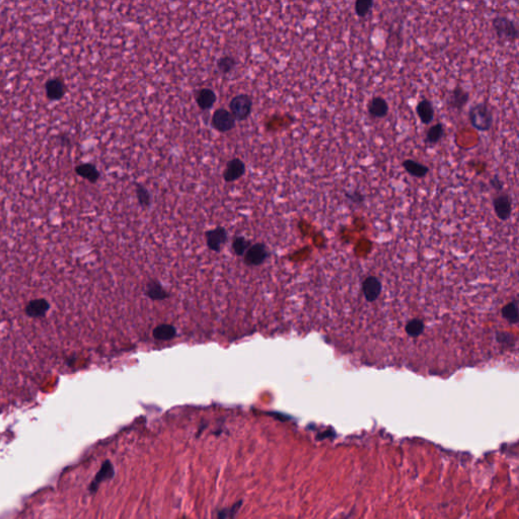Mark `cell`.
Returning a JSON list of instances; mask_svg holds the SVG:
<instances>
[{"mask_svg": "<svg viewBox=\"0 0 519 519\" xmlns=\"http://www.w3.org/2000/svg\"><path fill=\"white\" fill-rule=\"evenodd\" d=\"M468 122L480 132H489L494 124V115L487 103L475 104L468 110Z\"/></svg>", "mask_w": 519, "mask_h": 519, "instance_id": "obj_1", "label": "cell"}, {"mask_svg": "<svg viewBox=\"0 0 519 519\" xmlns=\"http://www.w3.org/2000/svg\"><path fill=\"white\" fill-rule=\"evenodd\" d=\"M492 27L497 38L501 41L514 42L518 39V29L515 22L505 15L495 16L492 19Z\"/></svg>", "mask_w": 519, "mask_h": 519, "instance_id": "obj_2", "label": "cell"}, {"mask_svg": "<svg viewBox=\"0 0 519 519\" xmlns=\"http://www.w3.org/2000/svg\"><path fill=\"white\" fill-rule=\"evenodd\" d=\"M492 206L496 217L502 221L507 222L513 212V201L512 197L505 192L498 193L492 200Z\"/></svg>", "mask_w": 519, "mask_h": 519, "instance_id": "obj_3", "label": "cell"}, {"mask_svg": "<svg viewBox=\"0 0 519 519\" xmlns=\"http://www.w3.org/2000/svg\"><path fill=\"white\" fill-rule=\"evenodd\" d=\"M231 115L237 121L246 120L253 109V99L249 95H238L230 103Z\"/></svg>", "mask_w": 519, "mask_h": 519, "instance_id": "obj_4", "label": "cell"}, {"mask_svg": "<svg viewBox=\"0 0 519 519\" xmlns=\"http://www.w3.org/2000/svg\"><path fill=\"white\" fill-rule=\"evenodd\" d=\"M211 123L213 128L222 133L230 132L235 127V119L231 112L225 109L216 110L212 116Z\"/></svg>", "mask_w": 519, "mask_h": 519, "instance_id": "obj_5", "label": "cell"}, {"mask_svg": "<svg viewBox=\"0 0 519 519\" xmlns=\"http://www.w3.org/2000/svg\"><path fill=\"white\" fill-rule=\"evenodd\" d=\"M468 101H469V93L466 92L462 86L458 85L455 88H453L452 92L449 93L446 100V106L449 109L461 112L467 105Z\"/></svg>", "mask_w": 519, "mask_h": 519, "instance_id": "obj_6", "label": "cell"}, {"mask_svg": "<svg viewBox=\"0 0 519 519\" xmlns=\"http://www.w3.org/2000/svg\"><path fill=\"white\" fill-rule=\"evenodd\" d=\"M46 96L50 101H60L66 94V85L60 77L49 78L45 83Z\"/></svg>", "mask_w": 519, "mask_h": 519, "instance_id": "obj_7", "label": "cell"}, {"mask_svg": "<svg viewBox=\"0 0 519 519\" xmlns=\"http://www.w3.org/2000/svg\"><path fill=\"white\" fill-rule=\"evenodd\" d=\"M245 173V165L239 159H233L228 163L227 169L223 173V178L228 183H232L239 179Z\"/></svg>", "mask_w": 519, "mask_h": 519, "instance_id": "obj_8", "label": "cell"}, {"mask_svg": "<svg viewBox=\"0 0 519 519\" xmlns=\"http://www.w3.org/2000/svg\"><path fill=\"white\" fill-rule=\"evenodd\" d=\"M390 111L389 103L382 97H374L368 104V113L374 119L386 118Z\"/></svg>", "mask_w": 519, "mask_h": 519, "instance_id": "obj_9", "label": "cell"}, {"mask_svg": "<svg viewBox=\"0 0 519 519\" xmlns=\"http://www.w3.org/2000/svg\"><path fill=\"white\" fill-rule=\"evenodd\" d=\"M416 113L422 124L429 125L430 123H432L435 117V110L432 102L425 98L419 101L416 107Z\"/></svg>", "mask_w": 519, "mask_h": 519, "instance_id": "obj_10", "label": "cell"}, {"mask_svg": "<svg viewBox=\"0 0 519 519\" xmlns=\"http://www.w3.org/2000/svg\"><path fill=\"white\" fill-rule=\"evenodd\" d=\"M402 166L405 173L417 178H423L430 172L429 167L414 160H405L402 163Z\"/></svg>", "mask_w": 519, "mask_h": 519, "instance_id": "obj_11", "label": "cell"}, {"mask_svg": "<svg viewBox=\"0 0 519 519\" xmlns=\"http://www.w3.org/2000/svg\"><path fill=\"white\" fill-rule=\"evenodd\" d=\"M75 173L76 174H78L80 177H82L93 184L97 183L101 177V173L98 170V168L94 164H91V163L78 165L75 168Z\"/></svg>", "mask_w": 519, "mask_h": 519, "instance_id": "obj_12", "label": "cell"}, {"mask_svg": "<svg viewBox=\"0 0 519 519\" xmlns=\"http://www.w3.org/2000/svg\"><path fill=\"white\" fill-rule=\"evenodd\" d=\"M196 102L201 110L208 111L214 106L216 102V95L210 88H202L196 96Z\"/></svg>", "mask_w": 519, "mask_h": 519, "instance_id": "obj_13", "label": "cell"}, {"mask_svg": "<svg viewBox=\"0 0 519 519\" xmlns=\"http://www.w3.org/2000/svg\"><path fill=\"white\" fill-rule=\"evenodd\" d=\"M115 471H114V466L111 462L109 461L104 462V464L102 465L100 471L97 473V476L95 477L93 483L91 484L89 486V489L92 492H96L97 489L99 488L100 484L103 483L104 481L106 480H109V479H112L113 476H114Z\"/></svg>", "mask_w": 519, "mask_h": 519, "instance_id": "obj_14", "label": "cell"}, {"mask_svg": "<svg viewBox=\"0 0 519 519\" xmlns=\"http://www.w3.org/2000/svg\"><path fill=\"white\" fill-rule=\"evenodd\" d=\"M445 130L442 123L438 122L437 124L431 126L426 132V136L424 138V142L427 145H435L437 144L444 136Z\"/></svg>", "mask_w": 519, "mask_h": 519, "instance_id": "obj_15", "label": "cell"}, {"mask_svg": "<svg viewBox=\"0 0 519 519\" xmlns=\"http://www.w3.org/2000/svg\"><path fill=\"white\" fill-rule=\"evenodd\" d=\"M373 6L374 2L372 0H357L354 4V10L357 16L364 18L370 13Z\"/></svg>", "mask_w": 519, "mask_h": 519, "instance_id": "obj_16", "label": "cell"}, {"mask_svg": "<svg viewBox=\"0 0 519 519\" xmlns=\"http://www.w3.org/2000/svg\"><path fill=\"white\" fill-rule=\"evenodd\" d=\"M216 66H217V69L219 72H221L222 74H228V73H231V71L235 68L236 60L231 55H225V56H222L217 60Z\"/></svg>", "mask_w": 519, "mask_h": 519, "instance_id": "obj_17", "label": "cell"}, {"mask_svg": "<svg viewBox=\"0 0 519 519\" xmlns=\"http://www.w3.org/2000/svg\"><path fill=\"white\" fill-rule=\"evenodd\" d=\"M136 195L139 205L143 208H148L151 204V196L149 191L142 185L136 184Z\"/></svg>", "mask_w": 519, "mask_h": 519, "instance_id": "obj_18", "label": "cell"}, {"mask_svg": "<svg viewBox=\"0 0 519 519\" xmlns=\"http://www.w3.org/2000/svg\"><path fill=\"white\" fill-rule=\"evenodd\" d=\"M241 505H242V501H238L230 508H225V509L220 510L218 512V519H234L235 515L239 511Z\"/></svg>", "mask_w": 519, "mask_h": 519, "instance_id": "obj_19", "label": "cell"}, {"mask_svg": "<svg viewBox=\"0 0 519 519\" xmlns=\"http://www.w3.org/2000/svg\"><path fill=\"white\" fill-rule=\"evenodd\" d=\"M345 197L349 202H351L352 204H356V205L362 204L365 201V195L362 192H360L359 190H354L352 192H345Z\"/></svg>", "mask_w": 519, "mask_h": 519, "instance_id": "obj_20", "label": "cell"}, {"mask_svg": "<svg viewBox=\"0 0 519 519\" xmlns=\"http://www.w3.org/2000/svg\"><path fill=\"white\" fill-rule=\"evenodd\" d=\"M489 183H490L491 188H493L497 194L503 192V190H504V182L500 178V176L498 174H495L494 176H492L490 178Z\"/></svg>", "mask_w": 519, "mask_h": 519, "instance_id": "obj_21", "label": "cell"}]
</instances>
